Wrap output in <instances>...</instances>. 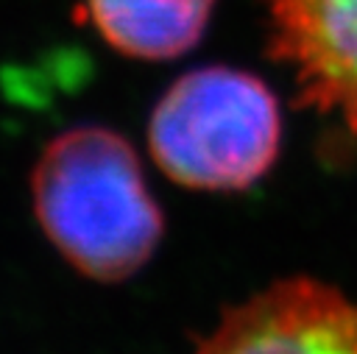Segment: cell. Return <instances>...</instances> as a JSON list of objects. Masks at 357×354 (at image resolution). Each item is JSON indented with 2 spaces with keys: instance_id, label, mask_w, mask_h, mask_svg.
<instances>
[{
  "instance_id": "cell-1",
  "label": "cell",
  "mask_w": 357,
  "mask_h": 354,
  "mask_svg": "<svg viewBox=\"0 0 357 354\" xmlns=\"http://www.w3.org/2000/svg\"><path fill=\"white\" fill-rule=\"evenodd\" d=\"M33 212L45 237L84 276L120 282L139 270L162 237L131 145L100 125L53 137L31 176Z\"/></svg>"
},
{
  "instance_id": "cell-2",
  "label": "cell",
  "mask_w": 357,
  "mask_h": 354,
  "mask_svg": "<svg viewBox=\"0 0 357 354\" xmlns=\"http://www.w3.org/2000/svg\"><path fill=\"white\" fill-rule=\"evenodd\" d=\"M279 106L251 72L204 67L156 103L148 145L165 176L192 190H245L279 151Z\"/></svg>"
},
{
  "instance_id": "cell-3",
  "label": "cell",
  "mask_w": 357,
  "mask_h": 354,
  "mask_svg": "<svg viewBox=\"0 0 357 354\" xmlns=\"http://www.w3.org/2000/svg\"><path fill=\"white\" fill-rule=\"evenodd\" d=\"M195 354H357V304L293 276L231 307Z\"/></svg>"
},
{
  "instance_id": "cell-4",
  "label": "cell",
  "mask_w": 357,
  "mask_h": 354,
  "mask_svg": "<svg viewBox=\"0 0 357 354\" xmlns=\"http://www.w3.org/2000/svg\"><path fill=\"white\" fill-rule=\"evenodd\" d=\"M268 47L298 103L357 137V0H268Z\"/></svg>"
},
{
  "instance_id": "cell-5",
  "label": "cell",
  "mask_w": 357,
  "mask_h": 354,
  "mask_svg": "<svg viewBox=\"0 0 357 354\" xmlns=\"http://www.w3.org/2000/svg\"><path fill=\"white\" fill-rule=\"evenodd\" d=\"M103 39L134 59H173L204 33L215 0H86Z\"/></svg>"
}]
</instances>
